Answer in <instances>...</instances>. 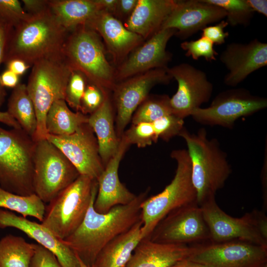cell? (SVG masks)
<instances>
[{
    "mask_svg": "<svg viewBox=\"0 0 267 267\" xmlns=\"http://www.w3.org/2000/svg\"><path fill=\"white\" fill-rule=\"evenodd\" d=\"M112 107L108 94L101 106L89 115L88 124L96 136L99 153L104 166L118 151L120 139L116 134Z\"/></svg>",
    "mask_w": 267,
    "mask_h": 267,
    "instance_id": "cell-25",
    "label": "cell"
},
{
    "mask_svg": "<svg viewBox=\"0 0 267 267\" xmlns=\"http://www.w3.org/2000/svg\"><path fill=\"white\" fill-rule=\"evenodd\" d=\"M142 221L109 242L99 252L91 267H126L142 239Z\"/></svg>",
    "mask_w": 267,
    "mask_h": 267,
    "instance_id": "cell-26",
    "label": "cell"
},
{
    "mask_svg": "<svg viewBox=\"0 0 267 267\" xmlns=\"http://www.w3.org/2000/svg\"><path fill=\"white\" fill-rule=\"evenodd\" d=\"M176 33L173 29H160L146 43L134 49L115 73L116 81H123L151 69L167 68L172 54L166 50V46Z\"/></svg>",
    "mask_w": 267,
    "mask_h": 267,
    "instance_id": "cell-17",
    "label": "cell"
},
{
    "mask_svg": "<svg viewBox=\"0 0 267 267\" xmlns=\"http://www.w3.org/2000/svg\"><path fill=\"white\" fill-rule=\"evenodd\" d=\"M205 2L217 5L226 12L228 25L248 26L253 17L254 11L247 0H204Z\"/></svg>",
    "mask_w": 267,
    "mask_h": 267,
    "instance_id": "cell-33",
    "label": "cell"
},
{
    "mask_svg": "<svg viewBox=\"0 0 267 267\" xmlns=\"http://www.w3.org/2000/svg\"><path fill=\"white\" fill-rule=\"evenodd\" d=\"M170 98L167 95L148 96L135 111L131 120L132 124L152 123L162 117L172 114Z\"/></svg>",
    "mask_w": 267,
    "mask_h": 267,
    "instance_id": "cell-32",
    "label": "cell"
},
{
    "mask_svg": "<svg viewBox=\"0 0 267 267\" xmlns=\"http://www.w3.org/2000/svg\"><path fill=\"white\" fill-rule=\"evenodd\" d=\"M0 123L11 128H21L18 122L7 111H0Z\"/></svg>",
    "mask_w": 267,
    "mask_h": 267,
    "instance_id": "cell-49",
    "label": "cell"
},
{
    "mask_svg": "<svg viewBox=\"0 0 267 267\" xmlns=\"http://www.w3.org/2000/svg\"><path fill=\"white\" fill-rule=\"evenodd\" d=\"M130 145L122 136L118 151L96 180L98 189L93 207L99 213H107L117 206L128 204L137 196L121 182L118 174L120 163Z\"/></svg>",
    "mask_w": 267,
    "mask_h": 267,
    "instance_id": "cell-20",
    "label": "cell"
},
{
    "mask_svg": "<svg viewBox=\"0 0 267 267\" xmlns=\"http://www.w3.org/2000/svg\"><path fill=\"white\" fill-rule=\"evenodd\" d=\"M73 70L62 52L41 59L33 65L26 87L37 116V129L33 138L35 141L46 139L47 113L55 101L64 100Z\"/></svg>",
    "mask_w": 267,
    "mask_h": 267,
    "instance_id": "cell-4",
    "label": "cell"
},
{
    "mask_svg": "<svg viewBox=\"0 0 267 267\" xmlns=\"http://www.w3.org/2000/svg\"><path fill=\"white\" fill-rule=\"evenodd\" d=\"M267 107L266 98L253 95L244 88L231 89L217 94L210 106L193 110L190 116L203 125L231 129L239 118L251 115Z\"/></svg>",
    "mask_w": 267,
    "mask_h": 267,
    "instance_id": "cell-10",
    "label": "cell"
},
{
    "mask_svg": "<svg viewBox=\"0 0 267 267\" xmlns=\"http://www.w3.org/2000/svg\"><path fill=\"white\" fill-rule=\"evenodd\" d=\"M31 15L24 10L18 0H0V23L9 33Z\"/></svg>",
    "mask_w": 267,
    "mask_h": 267,
    "instance_id": "cell-34",
    "label": "cell"
},
{
    "mask_svg": "<svg viewBox=\"0 0 267 267\" xmlns=\"http://www.w3.org/2000/svg\"><path fill=\"white\" fill-rule=\"evenodd\" d=\"M175 0H138L126 26L143 40L150 38L162 25L176 6Z\"/></svg>",
    "mask_w": 267,
    "mask_h": 267,
    "instance_id": "cell-24",
    "label": "cell"
},
{
    "mask_svg": "<svg viewBox=\"0 0 267 267\" xmlns=\"http://www.w3.org/2000/svg\"><path fill=\"white\" fill-rule=\"evenodd\" d=\"M181 48L186 51L187 57L198 60L203 57L208 62L216 60L218 53L214 48V44L206 37L201 36L196 40L185 41L181 43Z\"/></svg>",
    "mask_w": 267,
    "mask_h": 267,
    "instance_id": "cell-38",
    "label": "cell"
},
{
    "mask_svg": "<svg viewBox=\"0 0 267 267\" xmlns=\"http://www.w3.org/2000/svg\"><path fill=\"white\" fill-rule=\"evenodd\" d=\"M68 32L50 7L32 16L8 34L2 62L18 59L30 66L43 58L62 52Z\"/></svg>",
    "mask_w": 267,
    "mask_h": 267,
    "instance_id": "cell-2",
    "label": "cell"
},
{
    "mask_svg": "<svg viewBox=\"0 0 267 267\" xmlns=\"http://www.w3.org/2000/svg\"><path fill=\"white\" fill-rule=\"evenodd\" d=\"M78 260L79 261V263L81 267H89L88 266H87L86 264H85L83 262H82L79 259H78Z\"/></svg>",
    "mask_w": 267,
    "mask_h": 267,
    "instance_id": "cell-52",
    "label": "cell"
},
{
    "mask_svg": "<svg viewBox=\"0 0 267 267\" xmlns=\"http://www.w3.org/2000/svg\"><path fill=\"white\" fill-rule=\"evenodd\" d=\"M87 83L82 73L77 70L72 71L66 88L64 100L76 112L81 111V99Z\"/></svg>",
    "mask_w": 267,
    "mask_h": 267,
    "instance_id": "cell-36",
    "label": "cell"
},
{
    "mask_svg": "<svg viewBox=\"0 0 267 267\" xmlns=\"http://www.w3.org/2000/svg\"><path fill=\"white\" fill-rule=\"evenodd\" d=\"M171 157L177 162L175 176L159 193L146 198L141 205V238H148L168 214L182 206L197 202L191 179L190 160L186 149L174 150Z\"/></svg>",
    "mask_w": 267,
    "mask_h": 267,
    "instance_id": "cell-7",
    "label": "cell"
},
{
    "mask_svg": "<svg viewBox=\"0 0 267 267\" xmlns=\"http://www.w3.org/2000/svg\"><path fill=\"white\" fill-rule=\"evenodd\" d=\"M98 189L96 179L80 175L46 207L42 224L60 240L81 225Z\"/></svg>",
    "mask_w": 267,
    "mask_h": 267,
    "instance_id": "cell-8",
    "label": "cell"
},
{
    "mask_svg": "<svg viewBox=\"0 0 267 267\" xmlns=\"http://www.w3.org/2000/svg\"><path fill=\"white\" fill-rule=\"evenodd\" d=\"M228 72L225 85L236 87L249 75L267 65V44L255 39L246 44H228L220 56Z\"/></svg>",
    "mask_w": 267,
    "mask_h": 267,
    "instance_id": "cell-19",
    "label": "cell"
},
{
    "mask_svg": "<svg viewBox=\"0 0 267 267\" xmlns=\"http://www.w3.org/2000/svg\"><path fill=\"white\" fill-rule=\"evenodd\" d=\"M226 16L223 9L204 0H177L161 29H175L176 35L184 40Z\"/></svg>",
    "mask_w": 267,
    "mask_h": 267,
    "instance_id": "cell-18",
    "label": "cell"
},
{
    "mask_svg": "<svg viewBox=\"0 0 267 267\" xmlns=\"http://www.w3.org/2000/svg\"><path fill=\"white\" fill-rule=\"evenodd\" d=\"M148 238L163 243L202 244L210 241V233L202 209L195 202L170 213Z\"/></svg>",
    "mask_w": 267,
    "mask_h": 267,
    "instance_id": "cell-11",
    "label": "cell"
},
{
    "mask_svg": "<svg viewBox=\"0 0 267 267\" xmlns=\"http://www.w3.org/2000/svg\"><path fill=\"white\" fill-rule=\"evenodd\" d=\"M138 0H119L116 12L129 16L134 10Z\"/></svg>",
    "mask_w": 267,
    "mask_h": 267,
    "instance_id": "cell-47",
    "label": "cell"
},
{
    "mask_svg": "<svg viewBox=\"0 0 267 267\" xmlns=\"http://www.w3.org/2000/svg\"><path fill=\"white\" fill-rule=\"evenodd\" d=\"M6 64L7 69L19 76L24 74L30 67L24 61L18 59L10 60L7 61Z\"/></svg>",
    "mask_w": 267,
    "mask_h": 267,
    "instance_id": "cell-46",
    "label": "cell"
},
{
    "mask_svg": "<svg viewBox=\"0 0 267 267\" xmlns=\"http://www.w3.org/2000/svg\"><path fill=\"white\" fill-rule=\"evenodd\" d=\"M247 1L253 10L267 16V0H247Z\"/></svg>",
    "mask_w": 267,
    "mask_h": 267,
    "instance_id": "cell-48",
    "label": "cell"
},
{
    "mask_svg": "<svg viewBox=\"0 0 267 267\" xmlns=\"http://www.w3.org/2000/svg\"><path fill=\"white\" fill-rule=\"evenodd\" d=\"M187 259L207 267H263L267 246L241 240L208 242L195 245Z\"/></svg>",
    "mask_w": 267,
    "mask_h": 267,
    "instance_id": "cell-12",
    "label": "cell"
},
{
    "mask_svg": "<svg viewBox=\"0 0 267 267\" xmlns=\"http://www.w3.org/2000/svg\"><path fill=\"white\" fill-rule=\"evenodd\" d=\"M23 9L26 13L34 16L49 9V0H22Z\"/></svg>",
    "mask_w": 267,
    "mask_h": 267,
    "instance_id": "cell-42",
    "label": "cell"
},
{
    "mask_svg": "<svg viewBox=\"0 0 267 267\" xmlns=\"http://www.w3.org/2000/svg\"><path fill=\"white\" fill-rule=\"evenodd\" d=\"M171 267H207L202 264L196 263L191 260H188L187 258L181 260Z\"/></svg>",
    "mask_w": 267,
    "mask_h": 267,
    "instance_id": "cell-51",
    "label": "cell"
},
{
    "mask_svg": "<svg viewBox=\"0 0 267 267\" xmlns=\"http://www.w3.org/2000/svg\"><path fill=\"white\" fill-rule=\"evenodd\" d=\"M46 138L60 149L80 175L97 180L104 171L97 140L88 123L81 125L70 134H48Z\"/></svg>",
    "mask_w": 267,
    "mask_h": 267,
    "instance_id": "cell-16",
    "label": "cell"
},
{
    "mask_svg": "<svg viewBox=\"0 0 267 267\" xmlns=\"http://www.w3.org/2000/svg\"><path fill=\"white\" fill-rule=\"evenodd\" d=\"M263 267H267V264L265 266H264Z\"/></svg>",
    "mask_w": 267,
    "mask_h": 267,
    "instance_id": "cell-53",
    "label": "cell"
},
{
    "mask_svg": "<svg viewBox=\"0 0 267 267\" xmlns=\"http://www.w3.org/2000/svg\"><path fill=\"white\" fill-rule=\"evenodd\" d=\"M36 244L21 236L8 234L0 239V267H29Z\"/></svg>",
    "mask_w": 267,
    "mask_h": 267,
    "instance_id": "cell-30",
    "label": "cell"
},
{
    "mask_svg": "<svg viewBox=\"0 0 267 267\" xmlns=\"http://www.w3.org/2000/svg\"><path fill=\"white\" fill-rule=\"evenodd\" d=\"M103 10L113 14L116 12L119 0H97Z\"/></svg>",
    "mask_w": 267,
    "mask_h": 267,
    "instance_id": "cell-50",
    "label": "cell"
},
{
    "mask_svg": "<svg viewBox=\"0 0 267 267\" xmlns=\"http://www.w3.org/2000/svg\"><path fill=\"white\" fill-rule=\"evenodd\" d=\"M259 231L265 240L267 241V217L264 211L253 210Z\"/></svg>",
    "mask_w": 267,
    "mask_h": 267,
    "instance_id": "cell-45",
    "label": "cell"
},
{
    "mask_svg": "<svg viewBox=\"0 0 267 267\" xmlns=\"http://www.w3.org/2000/svg\"><path fill=\"white\" fill-rule=\"evenodd\" d=\"M195 250V245L159 243L145 238L134 249L126 267H171Z\"/></svg>",
    "mask_w": 267,
    "mask_h": 267,
    "instance_id": "cell-23",
    "label": "cell"
},
{
    "mask_svg": "<svg viewBox=\"0 0 267 267\" xmlns=\"http://www.w3.org/2000/svg\"><path fill=\"white\" fill-rule=\"evenodd\" d=\"M167 68H156L140 73L117 84L114 91L116 107L115 130L119 139L131 121L134 112L148 96L151 89L172 80Z\"/></svg>",
    "mask_w": 267,
    "mask_h": 267,
    "instance_id": "cell-13",
    "label": "cell"
},
{
    "mask_svg": "<svg viewBox=\"0 0 267 267\" xmlns=\"http://www.w3.org/2000/svg\"><path fill=\"white\" fill-rule=\"evenodd\" d=\"M228 25L226 21L222 20L215 25L203 28L201 30V36L207 38L214 44H222L225 42V39L229 35L228 32L224 31V29Z\"/></svg>",
    "mask_w": 267,
    "mask_h": 267,
    "instance_id": "cell-41",
    "label": "cell"
},
{
    "mask_svg": "<svg viewBox=\"0 0 267 267\" xmlns=\"http://www.w3.org/2000/svg\"><path fill=\"white\" fill-rule=\"evenodd\" d=\"M89 115L71 110L64 99L55 101L48 111L45 118L47 134L63 136L75 132L82 125L88 123Z\"/></svg>",
    "mask_w": 267,
    "mask_h": 267,
    "instance_id": "cell-28",
    "label": "cell"
},
{
    "mask_svg": "<svg viewBox=\"0 0 267 267\" xmlns=\"http://www.w3.org/2000/svg\"><path fill=\"white\" fill-rule=\"evenodd\" d=\"M210 233V241L221 243L241 240L267 246V241L258 228L253 210L240 218L232 217L222 210L215 197L200 206Z\"/></svg>",
    "mask_w": 267,
    "mask_h": 267,
    "instance_id": "cell-15",
    "label": "cell"
},
{
    "mask_svg": "<svg viewBox=\"0 0 267 267\" xmlns=\"http://www.w3.org/2000/svg\"><path fill=\"white\" fill-rule=\"evenodd\" d=\"M36 141L22 128L0 126V186L22 196L34 193Z\"/></svg>",
    "mask_w": 267,
    "mask_h": 267,
    "instance_id": "cell-5",
    "label": "cell"
},
{
    "mask_svg": "<svg viewBox=\"0 0 267 267\" xmlns=\"http://www.w3.org/2000/svg\"><path fill=\"white\" fill-rule=\"evenodd\" d=\"M156 139L160 138L165 141L179 135L184 128V119L170 114L162 117L152 123Z\"/></svg>",
    "mask_w": 267,
    "mask_h": 267,
    "instance_id": "cell-37",
    "label": "cell"
},
{
    "mask_svg": "<svg viewBox=\"0 0 267 267\" xmlns=\"http://www.w3.org/2000/svg\"><path fill=\"white\" fill-rule=\"evenodd\" d=\"M51 13L68 32L87 25L101 10L97 0H50Z\"/></svg>",
    "mask_w": 267,
    "mask_h": 267,
    "instance_id": "cell-27",
    "label": "cell"
},
{
    "mask_svg": "<svg viewBox=\"0 0 267 267\" xmlns=\"http://www.w3.org/2000/svg\"><path fill=\"white\" fill-rule=\"evenodd\" d=\"M0 82L4 88L14 89L19 84V76L7 69L0 75Z\"/></svg>",
    "mask_w": 267,
    "mask_h": 267,
    "instance_id": "cell-44",
    "label": "cell"
},
{
    "mask_svg": "<svg viewBox=\"0 0 267 267\" xmlns=\"http://www.w3.org/2000/svg\"><path fill=\"white\" fill-rule=\"evenodd\" d=\"M7 227H13L22 231L50 251L62 267H81L74 252L42 223L30 221L11 211L0 209V228Z\"/></svg>",
    "mask_w": 267,
    "mask_h": 267,
    "instance_id": "cell-21",
    "label": "cell"
},
{
    "mask_svg": "<svg viewBox=\"0 0 267 267\" xmlns=\"http://www.w3.org/2000/svg\"><path fill=\"white\" fill-rule=\"evenodd\" d=\"M179 136L185 140L190 160L191 179L200 206L215 197L231 173L226 154L216 138L209 139L204 128L197 133H190L185 128Z\"/></svg>",
    "mask_w": 267,
    "mask_h": 267,
    "instance_id": "cell-3",
    "label": "cell"
},
{
    "mask_svg": "<svg viewBox=\"0 0 267 267\" xmlns=\"http://www.w3.org/2000/svg\"><path fill=\"white\" fill-rule=\"evenodd\" d=\"M0 209L18 213L27 218L32 217L42 222L45 210L44 203L35 194L29 196L18 195L0 186Z\"/></svg>",
    "mask_w": 267,
    "mask_h": 267,
    "instance_id": "cell-31",
    "label": "cell"
},
{
    "mask_svg": "<svg viewBox=\"0 0 267 267\" xmlns=\"http://www.w3.org/2000/svg\"><path fill=\"white\" fill-rule=\"evenodd\" d=\"M107 92L88 82L81 99V112L89 115L96 111L103 103Z\"/></svg>",
    "mask_w": 267,
    "mask_h": 267,
    "instance_id": "cell-39",
    "label": "cell"
},
{
    "mask_svg": "<svg viewBox=\"0 0 267 267\" xmlns=\"http://www.w3.org/2000/svg\"><path fill=\"white\" fill-rule=\"evenodd\" d=\"M29 267H62L55 255L39 244H36L35 254Z\"/></svg>",
    "mask_w": 267,
    "mask_h": 267,
    "instance_id": "cell-40",
    "label": "cell"
},
{
    "mask_svg": "<svg viewBox=\"0 0 267 267\" xmlns=\"http://www.w3.org/2000/svg\"><path fill=\"white\" fill-rule=\"evenodd\" d=\"M87 26L102 37L116 60L124 58L143 41L141 36L127 29L112 14L105 10L99 11Z\"/></svg>",
    "mask_w": 267,
    "mask_h": 267,
    "instance_id": "cell-22",
    "label": "cell"
},
{
    "mask_svg": "<svg viewBox=\"0 0 267 267\" xmlns=\"http://www.w3.org/2000/svg\"><path fill=\"white\" fill-rule=\"evenodd\" d=\"M62 53L73 70L82 73L88 82L104 91L113 90L117 83L113 69L106 59L100 36L86 25L69 32Z\"/></svg>",
    "mask_w": 267,
    "mask_h": 267,
    "instance_id": "cell-6",
    "label": "cell"
},
{
    "mask_svg": "<svg viewBox=\"0 0 267 267\" xmlns=\"http://www.w3.org/2000/svg\"><path fill=\"white\" fill-rule=\"evenodd\" d=\"M80 175L60 149L46 138L36 141L33 188L44 203H49Z\"/></svg>",
    "mask_w": 267,
    "mask_h": 267,
    "instance_id": "cell-9",
    "label": "cell"
},
{
    "mask_svg": "<svg viewBox=\"0 0 267 267\" xmlns=\"http://www.w3.org/2000/svg\"><path fill=\"white\" fill-rule=\"evenodd\" d=\"M167 72L178 83L176 93L170 98L172 114L184 119L211 97L213 85L207 74L188 63L167 68Z\"/></svg>",
    "mask_w": 267,
    "mask_h": 267,
    "instance_id": "cell-14",
    "label": "cell"
},
{
    "mask_svg": "<svg viewBox=\"0 0 267 267\" xmlns=\"http://www.w3.org/2000/svg\"><path fill=\"white\" fill-rule=\"evenodd\" d=\"M149 191V188L137 195L131 203L115 206L105 213L94 210L95 198L79 227L62 242L82 262L91 267L105 245L141 221V205L148 197Z\"/></svg>",
    "mask_w": 267,
    "mask_h": 267,
    "instance_id": "cell-1",
    "label": "cell"
},
{
    "mask_svg": "<svg viewBox=\"0 0 267 267\" xmlns=\"http://www.w3.org/2000/svg\"><path fill=\"white\" fill-rule=\"evenodd\" d=\"M9 32L4 26L0 23V64L3 61L5 45ZM6 91L0 82V108L5 100Z\"/></svg>",
    "mask_w": 267,
    "mask_h": 267,
    "instance_id": "cell-43",
    "label": "cell"
},
{
    "mask_svg": "<svg viewBox=\"0 0 267 267\" xmlns=\"http://www.w3.org/2000/svg\"><path fill=\"white\" fill-rule=\"evenodd\" d=\"M122 136L129 145L135 144L139 148L151 145L158 141L152 123L148 122L132 124L130 128L124 131Z\"/></svg>",
    "mask_w": 267,
    "mask_h": 267,
    "instance_id": "cell-35",
    "label": "cell"
},
{
    "mask_svg": "<svg viewBox=\"0 0 267 267\" xmlns=\"http://www.w3.org/2000/svg\"><path fill=\"white\" fill-rule=\"evenodd\" d=\"M7 112L33 138L37 129V116L26 85L19 83L13 89L8 100Z\"/></svg>",
    "mask_w": 267,
    "mask_h": 267,
    "instance_id": "cell-29",
    "label": "cell"
}]
</instances>
